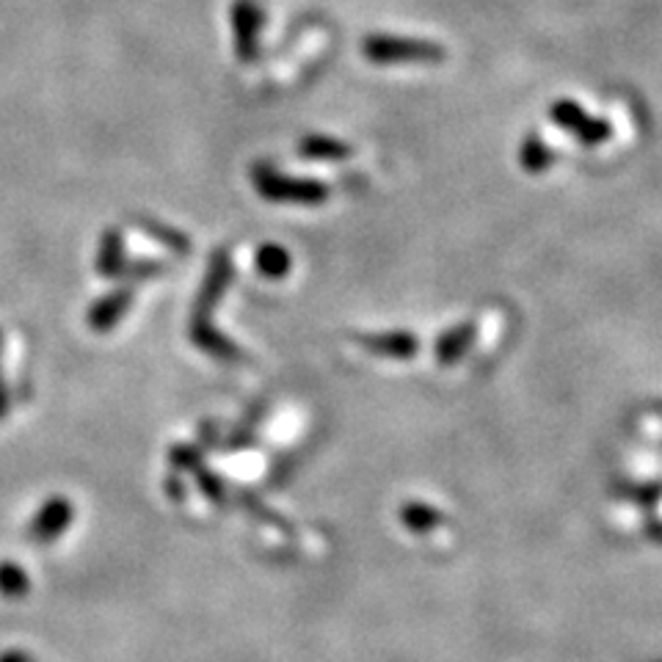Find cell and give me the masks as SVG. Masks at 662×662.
I'll use <instances>...</instances> for the list:
<instances>
[{"instance_id": "cell-15", "label": "cell", "mask_w": 662, "mask_h": 662, "mask_svg": "<svg viewBox=\"0 0 662 662\" xmlns=\"http://www.w3.org/2000/svg\"><path fill=\"white\" fill-rule=\"evenodd\" d=\"M160 273H166V266H163V262L142 260V262H127V266H124V273H122V277L127 279V282L136 284L138 279H152V277H160Z\"/></svg>"}, {"instance_id": "cell-6", "label": "cell", "mask_w": 662, "mask_h": 662, "mask_svg": "<svg viewBox=\"0 0 662 662\" xmlns=\"http://www.w3.org/2000/svg\"><path fill=\"white\" fill-rule=\"evenodd\" d=\"M133 302H136V287H133V284H122L119 290H111L108 296H102L100 302L91 304L89 315H86V323H89L97 334H108V331H113L122 323L124 315L131 312Z\"/></svg>"}, {"instance_id": "cell-11", "label": "cell", "mask_w": 662, "mask_h": 662, "mask_svg": "<svg viewBox=\"0 0 662 662\" xmlns=\"http://www.w3.org/2000/svg\"><path fill=\"white\" fill-rule=\"evenodd\" d=\"M298 155L307 160H345L351 149L343 142L329 136H307L298 142Z\"/></svg>"}, {"instance_id": "cell-16", "label": "cell", "mask_w": 662, "mask_h": 662, "mask_svg": "<svg viewBox=\"0 0 662 662\" xmlns=\"http://www.w3.org/2000/svg\"><path fill=\"white\" fill-rule=\"evenodd\" d=\"M196 483H199V489L205 491L207 500H213V503H224V486H221V480L216 478L213 473H207L205 467L196 469Z\"/></svg>"}, {"instance_id": "cell-9", "label": "cell", "mask_w": 662, "mask_h": 662, "mask_svg": "<svg viewBox=\"0 0 662 662\" xmlns=\"http://www.w3.org/2000/svg\"><path fill=\"white\" fill-rule=\"evenodd\" d=\"M136 226L144 232V235H149L152 241L163 243L166 248H172V252H177V255H191L188 235L180 232L177 226H169L158 219H149V216H136Z\"/></svg>"}, {"instance_id": "cell-8", "label": "cell", "mask_w": 662, "mask_h": 662, "mask_svg": "<svg viewBox=\"0 0 662 662\" xmlns=\"http://www.w3.org/2000/svg\"><path fill=\"white\" fill-rule=\"evenodd\" d=\"M97 273L102 279H122L124 266V237L119 230H106L100 237V246H97Z\"/></svg>"}, {"instance_id": "cell-3", "label": "cell", "mask_w": 662, "mask_h": 662, "mask_svg": "<svg viewBox=\"0 0 662 662\" xmlns=\"http://www.w3.org/2000/svg\"><path fill=\"white\" fill-rule=\"evenodd\" d=\"M361 53L372 64H437L448 59V50L437 41L395 34H370L361 41Z\"/></svg>"}, {"instance_id": "cell-7", "label": "cell", "mask_w": 662, "mask_h": 662, "mask_svg": "<svg viewBox=\"0 0 662 662\" xmlns=\"http://www.w3.org/2000/svg\"><path fill=\"white\" fill-rule=\"evenodd\" d=\"M550 113H552V119L561 124V127L572 131V136H577L579 142L599 144L610 136V127L602 122V119L588 117L586 108L577 106V102H572V100L555 102Z\"/></svg>"}, {"instance_id": "cell-12", "label": "cell", "mask_w": 662, "mask_h": 662, "mask_svg": "<svg viewBox=\"0 0 662 662\" xmlns=\"http://www.w3.org/2000/svg\"><path fill=\"white\" fill-rule=\"evenodd\" d=\"M30 591V579L20 563L0 561V597L23 599Z\"/></svg>"}, {"instance_id": "cell-14", "label": "cell", "mask_w": 662, "mask_h": 662, "mask_svg": "<svg viewBox=\"0 0 662 662\" xmlns=\"http://www.w3.org/2000/svg\"><path fill=\"white\" fill-rule=\"evenodd\" d=\"M169 462H172V469H177V473H196V469L201 467V453L196 448H185V444H180V448H174L172 453H169Z\"/></svg>"}, {"instance_id": "cell-4", "label": "cell", "mask_w": 662, "mask_h": 662, "mask_svg": "<svg viewBox=\"0 0 662 662\" xmlns=\"http://www.w3.org/2000/svg\"><path fill=\"white\" fill-rule=\"evenodd\" d=\"M230 20L235 56L241 61H255L260 56V34L266 28V12H262L260 0H235Z\"/></svg>"}, {"instance_id": "cell-18", "label": "cell", "mask_w": 662, "mask_h": 662, "mask_svg": "<svg viewBox=\"0 0 662 662\" xmlns=\"http://www.w3.org/2000/svg\"><path fill=\"white\" fill-rule=\"evenodd\" d=\"M0 662H30V657L25 654V651L12 649V651H3V654H0Z\"/></svg>"}, {"instance_id": "cell-5", "label": "cell", "mask_w": 662, "mask_h": 662, "mask_svg": "<svg viewBox=\"0 0 662 662\" xmlns=\"http://www.w3.org/2000/svg\"><path fill=\"white\" fill-rule=\"evenodd\" d=\"M72 519H75V505H72V500L70 497L56 494L39 505V511H36L34 519H30L25 536H28V541H34V544H53V541H59V538L70 530Z\"/></svg>"}, {"instance_id": "cell-13", "label": "cell", "mask_w": 662, "mask_h": 662, "mask_svg": "<svg viewBox=\"0 0 662 662\" xmlns=\"http://www.w3.org/2000/svg\"><path fill=\"white\" fill-rule=\"evenodd\" d=\"M361 345L379 356H412V338L406 334H381V338H361Z\"/></svg>"}, {"instance_id": "cell-17", "label": "cell", "mask_w": 662, "mask_h": 662, "mask_svg": "<svg viewBox=\"0 0 662 662\" xmlns=\"http://www.w3.org/2000/svg\"><path fill=\"white\" fill-rule=\"evenodd\" d=\"M9 408H12V401H9L7 381H3V361H0V422L9 417Z\"/></svg>"}, {"instance_id": "cell-10", "label": "cell", "mask_w": 662, "mask_h": 662, "mask_svg": "<svg viewBox=\"0 0 662 662\" xmlns=\"http://www.w3.org/2000/svg\"><path fill=\"white\" fill-rule=\"evenodd\" d=\"M290 252L282 248L279 243H266V246L257 248L255 266L257 273L266 279H284L290 273Z\"/></svg>"}, {"instance_id": "cell-1", "label": "cell", "mask_w": 662, "mask_h": 662, "mask_svg": "<svg viewBox=\"0 0 662 662\" xmlns=\"http://www.w3.org/2000/svg\"><path fill=\"white\" fill-rule=\"evenodd\" d=\"M232 277H235V266H232L230 252H226V248H216L210 262H207L199 296H196L194 309H191L188 338L191 343L199 351H205L210 359L224 361V365H241V361L246 359V354H243L230 338H224L213 323V312L221 304V298L226 296Z\"/></svg>"}, {"instance_id": "cell-2", "label": "cell", "mask_w": 662, "mask_h": 662, "mask_svg": "<svg viewBox=\"0 0 662 662\" xmlns=\"http://www.w3.org/2000/svg\"><path fill=\"white\" fill-rule=\"evenodd\" d=\"M252 185H255L257 194L268 201H277V205H323L329 191H326L323 183H315V180H304V177H290V174L279 172L277 166L260 163L252 166Z\"/></svg>"}]
</instances>
